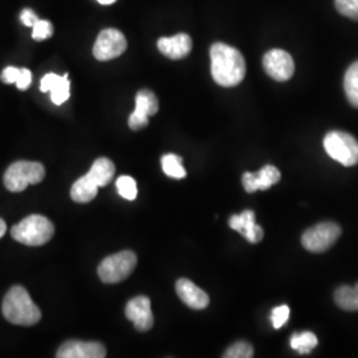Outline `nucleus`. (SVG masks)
<instances>
[{"label": "nucleus", "instance_id": "obj_1", "mask_svg": "<svg viewBox=\"0 0 358 358\" xmlns=\"http://www.w3.org/2000/svg\"><path fill=\"white\" fill-rule=\"evenodd\" d=\"M211 75L217 85L236 87L245 77V60L236 48L224 43H215L210 48Z\"/></svg>", "mask_w": 358, "mask_h": 358}, {"label": "nucleus", "instance_id": "obj_2", "mask_svg": "<svg viewBox=\"0 0 358 358\" xmlns=\"http://www.w3.org/2000/svg\"><path fill=\"white\" fill-rule=\"evenodd\" d=\"M115 167L108 158H99L93 162L87 176L77 179L71 189V198L76 203H90L100 187H105L115 177Z\"/></svg>", "mask_w": 358, "mask_h": 358}, {"label": "nucleus", "instance_id": "obj_3", "mask_svg": "<svg viewBox=\"0 0 358 358\" xmlns=\"http://www.w3.org/2000/svg\"><path fill=\"white\" fill-rule=\"evenodd\" d=\"M1 310L4 319L15 325L31 327L41 319V310L22 285H15L6 294Z\"/></svg>", "mask_w": 358, "mask_h": 358}, {"label": "nucleus", "instance_id": "obj_4", "mask_svg": "<svg viewBox=\"0 0 358 358\" xmlns=\"http://www.w3.org/2000/svg\"><path fill=\"white\" fill-rule=\"evenodd\" d=\"M55 234V226L48 217L34 214L13 226L11 236L19 243L38 247L48 243Z\"/></svg>", "mask_w": 358, "mask_h": 358}, {"label": "nucleus", "instance_id": "obj_5", "mask_svg": "<svg viewBox=\"0 0 358 358\" xmlns=\"http://www.w3.org/2000/svg\"><path fill=\"white\" fill-rule=\"evenodd\" d=\"M45 177V169L38 162L17 161L4 173V186L8 192H22L29 185L40 183Z\"/></svg>", "mask_w": 358, "mask_h": 358}, {"label": "nucleus", "instance_id": "obj_6", "mask_svg": "<svg viewBox=\"0 0 358 358\" xmlns=\"http://www.w3.org/2000/svg\"><path fill=\"white\" fill-rule=\"evenodd\" d=\"M324 149L331 158L344 166L358 164V141L349 133L341 130L329 131L324 138Z\"/></svg>", "mask_w": 358, "mask_h": 358}, {"label": "nucleus", "instance_id": "obj_7", "mask_svg": "<svg viewBox=\"0 0 358 358\" xmlns=\"http://www.w3.org/2000/svg\"><path fill=\"white\" fill-rule=\"evenodd\" d=\"M137 266V255L133 251H121L105 257L99 266V276L106 284H115L128 279Z\"/></svg>", "mask_w": 358, "mask_h": 358}, {"label": "nucleus", "instance_id": "obj_8", "mask_svg": "<svg viewBox=\"0 0 358 358\" xmlns=\"http://www.w3.org/2000/svg\"><path fill=\"white\" fill-rule=\"evenodd\" d=\"M341 235V227L332 222L319 223L308 229L301 238L304 248L310 252H324L329 250Z\"/></svg>", "mask_w": 358, "mask_h": 358}, {"label": "nucleus", "instance_id": "obj_9", "mask_svg": "<svg viewBox=\"0 0 358 358\" xmlns=\"http://www.w3.org/2000/svg\"><path fill=\"white\" fill-rule=\"evenodd\" d=\"M127 48L128 41L124 34L115 28H108L100 32L93 45V55L100 62H108L121 56Z\"/></svg>", "mask_w": 358, "mask_h": 358}, {"label": "nucleus", "instance_id": "obj_10", "mask_svg": "<svg viewBox=\"0 0 358 358\" xmlns=\"http://www.w3.org/2000/svg\"><path fill=\"white\" fill-rule=\"evenodd\" d=\"M158 108V99L152 90H140L136 96V109L129 117V128L131 130H141L148 127L149 117L157 115Z\"/></svg>", "mask_w": 358, "mask_h": 358}, {"label": "nucleus", "instance_id": "obj_11", "mask_svg": "<svg viewBox=\"0 0 358 358\" xmlns=\"http://www.w3.org/2000/svg\"><path fill=\"white\" fill-rule=\"evenodd\" d=\"M263 66L269 77L276 81H288L294 73L292 56L282 50H271L263 57Z\"/></svg>", "mask_w": 358, "mask_h": 358}, {"label": "nucleus", "instance_id": "obj_12", "mask_svg": "<svg viewBox=\"0 0 358 358\" xmlns=\"http://www.w3.org/2000/svg\"><path fill=\"white\" fill-rule=\"evenodd\" d=\"M125 315L140 332H148L153 328L154 316L150 299L137 296L131 299L125 308Z\"/></svg>", "mask_w": 358, "mask_h": 358}, {"label": "nucleus", "instance_id": "obj_13", "mask_svg": "<svg viewBox=\"0 0 358 358\" xmlns=\"http://www.w3.org/2000/svg\"><path fill=\"white\" fill-rule=\"evenodd\" d=\"M57 358H103L106 357V349L97 341H66L59 348Z\"/></svg>", "mask_w": 358, "mask_h": 358}, {"label": "nucleus", "instance_id": "obj_14", "mask_svg": "<svg viewBox=\"0 0 358 358\" xmlns=\"http://www.w3.org/2000/svg\"><path fill=\"white\" fill-rule=\"evenodd\" d=\"M282 174L278 167L267 165L257 173H244L243 187L247 192H264L278 183Z\"/></svg>", "mask_w": 358, "mask_h": 358}, {"label": "nucleus", "instance_id": "obj_15", "mask_svg": "<svg viewBox=\"0 0 358 358\" xmlns=\"http://www.w3.org/2000/svg\"><path fill=\"white\" fill-rule=\"evenodd\" d=\"M229 224L232 230L241 232L250 243H259L264 236V231L256 224L255 213L251 210H245L241 215H232Z\"/></svg>", "mask_w": 358, "mask_h": 358}, {"label": "nucleus", "instance_id": "obj_16", "mask_svg": "<svg viewBox=\"0 0 358 358\" xmlns=\"http://www.w3.org/2000/svg\"><path fill=\"white\" fill-rule=\"evenodd\" d=\"M40 90L51 93L52 103L63 105L71 96V83L68 75L59 76L56 73H47L40 81Z\"/></svg>", "mask_w": 358, "mask_h": 358}, {"label": "nucleus", "instance_id": "obj_17", "mask_svg": "<svg viewBox=\"0 0 358 358\" xmlns=\"http://www.w3.org/2000/svg\"><path fill=\"white\" fill-rule=\"evenodd\" d=\"M158 50L171 60H180L189 56L192 50V40L187 34H178L171 38H161L157 43Z\"/></svg>", "mask_w": 358, "mask_h": 358}, {"label": "nucleus", "instance_id": "obj_18", "mask_svg": "<svg viewBox=\"0 0 358 358\" xmlns=\"http://www.w3.org/2000/svg\"><path fill=\"white\" fill-rule=\"evenodd\" d=\"M176 289L179 299L192 309H196V310L205 309L210 303L208 294L199 287H196L194 282H190L189 279H179L176 284Z\"/></svg>", "mask_w": 358, "mask_h": 358}, {"label": "nucleus", "instance_id": "obj_19", "mask_svg": "<svg viewBox=\"0 0 358 358\" xmlns=\"http://www.w3.org/2000/svg\"><path fill=\"white\" fill-rule=\"evenodd\" d=\"M0 78L4 84H16L17 90H26L32 83V72L27 68L7 66L1 72Z\"/></svg>", "mask_w": 358, "mask_h": 358}, {"label": "nucleus", "instance_id": "obj_20", "mask_svg": "<svg viewBox=\"0 0 358 358\" xmlns=\"http://www.w3.org/2000/svg\"><path fill=\"white\" fill-rule=\"evenodd\" d=\"M334 301L344 310H358V284L340 287L334 294Z\"/></svg>", "mask_w": 358, "mask_h": 358}, {"label": "nucleus", "instance_id": "obj_21", "mask_svg": "<svg viewBox=\"0 0 358 358\" xmlns=\"http://www.w3.org/2000/svg\"><path fill=\"white\" fill-rule=\"evenodd\" d=\"M344 90L349 103L358 108V62L348 68L344 78Z\"/></svg>", "mask_w": 358, "mask_h": 358}, {"label": "nucleus", "instance_id": "obj_22", "mask_svg": "<svg viewBox=\"0 0 358 358\" xmlns=\"http://www.w3.org/2000/svg\"><path fill=\"white\" fill-rule=\"evenodd\" d=\"M317 344H319V340L316 334L312 332L294 333L291 337L292 349L301 355L310 353Z\"/></svg>", "mask_w": 358, "mask_h": 358}, {"label": "nucleus", "instance_id": "obj_23", "mask_svg": "<svg viewBox=\"0 0 358 358\" xmlns=\"http://www.w3.org/2000/svg\"><path fill=\"white\" fill-rule=\"evenodd\" d=\"M182 162V158L176 154H165L161 159L164 173L167 177L174 179H183L186 177V170Z\"/></svg>", "mask_w": 358, "mask_h": 358}, {"label": "nucleus", "instance_id": "obj_24", "mask_svg": "<svg viewBox=\"0 0 358 358\" xmlns=\"http://www.w3.org/2000/svg\"><path fill=\"white\" fill-rule=\"evenodd\" d=\"M118 194L127 201H134L137 198V182L129 176H122L115 180Z\"/></svg>", "mask_w": 358, "mask_h": 358}, {"label": "nucleus", "instance_id": "obj_25", "mask_svg": "<svg viewBox=\"0 0 358 358\" xmlns=\"http://www.w3.org/2000/svg\"><path fill=\"white\" fill-rule=\"evenodd\" d=\"M252 356H254V348L244 341H239L230 346L224 353L226 358H251Z\"/></svg>", "mask_w": 358, "mask_h": 358}, {"label": "nucleus", "instance_id": "obj_26", "mask_svg": "<svg viewBox=\"0 0 358 358\" xmlns=\"http://www.w3.org/2000/svg\"><path fill=\"white\" fill-rule=\"evenodd\" d=\"M334 6L343 16L358 20V0H334Z\"/></svg>", "mask_w": 358, "mask_h": 358}, {"label": "nucleus", "instance_id": "obj_27", "mask_svg": "<svg viewBox=\"0 0 358 358\" xmlns=\"http://www.w3.org/2000/svg\"><path fill=\"white\" fill-rule=\"evenodd\" d=\"M53 35V26L48 20H38L32 27V38L38 41H43Z\"/></svg>", "mask_w": 358, "mask_h": 358}, {"label": "nucleus", "instance_id": "obj_28", "mask_svg": "<svg viewBox=\"0 0 358 358\" xmlns=\"http://www.w3.org/2000/svg\"><path fill=\"white\" fill-rule=\"evenodd\" d=\"M289 307L288 306H280V307L273 308L272 315H271V320L272 325L275 329H280L282 325L289 319Z\"/></svg>", "mask_w": 358, "mask_h": 358}, {"label": "nucleus", "instance_id": "obj_29", "mask_svg": "<svg viewBox=\"0 0 358 358\" xmlns=\"http://www.w3.org/2000/svg\"><path fill=\"white\" fill-rule=\"evenodd\" d=\"M20 20L23 22V24L27 27H34L35 23L38 22V16L32 10H24L20 15Z\"/></svg>", "mask_w": 358, "mask_h": 358}, {"label": "nucleus", "instance_id": "obj_30", "mask_svg": "<svg viewBox=\"0 0 358 358\" xmlns=\"http://www.w3.org/2000/svg\"><path fill=\"white\" fill-rule=\"evenodd\" d=\"M6 232H7V224H6V222L0 217V239L4 236Z\"/></svg>", "mask_w": 358, "mask_h": 358}, {"label": "nucleus", "instance_id": "obj_31", "mask_svg": "<svg viewBox=\"0 0 358 358\" xmlns=\"http://www.w3.org/2000/svg\"><path fill=\"white\" fill-rule=\"evenodd\" d=\"M97 1L101 4H112V3H115V0H97Z\"/></svg>", "mask_w": 358, "mask_h": 358}]
</instances>
